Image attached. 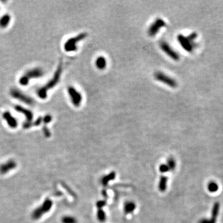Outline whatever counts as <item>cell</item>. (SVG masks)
I'll use <instances>...</instances> for the list:
<instances>
[{"label":"cell","instance_id":"obj_1","mask_svg":"<svg viewBox=\"0 0 223 223\" xmlns=\"http://www.w3.org/2000/svg\"><path fill=\"white\" fill-rule=\"evenodd\" d=\"M62 72H63V63H62V60H60L58 68H57L56 72H55L51 79L49 80L45 85L41 87L37 90V94L39 98H40L41 99H45L47 98L48 91L53 89L54 87H55L57 85V84L59 82Z\"/></svg>","mask_w":223,"mask_h":223},{"label":"cell","instance_id":"obj_2","mask_svg":"<svg viewBox=\"0 0 223 223\" xmlns=\"http://www.w3.org/2000/svg\"><path fill=\"white\" fill-rule=\"evenodd\" d=\"M53 207V202L50 198H46L42 205L37 207L32 213V218L34 220H40L44 215L48 213Z\"/></svg>","mask_w":223,"mask_h":223},{"label":"cell","instance_id":"obj_3","mask_svg":"<svg viewBox=\"0 0 223 223\" xmlns=\"http://www.w3.org/2000/svg\"><path fill=\"white\" fill-rule=\"evenodd\" d=\"M44 72L40 68H35L28 70L23 74L19 79V84L22 86H26L29 84L32 79L41 77L44 76Z\"/></svg>","mask_w":223,"mask_h":223},{"label":"cell","instance_id":"obj_4","mask_svg":"<svg viewBox=\"0 0 223 223\" xmlns=\"http://www.w3.org/2000/svg\"><path fill=\"white\" fill-rule=\"evenodd\" d=\"M87 35V33H81L77 36L68 39L64 45L65 50L67 52H72L77 50V43L85 39Z\"/></svg>","mask_w":223,"mask_h":223},{"label":"cell","instance_id":"obj_5","mask_svg":"<svg viewBox=\"0 0 223 223\" xmlns=\"http://www.w3.org/2000/svg\"><path fill=\"white\" fill-rule=\"evenodd\" d=\"M10 94L13 98L20 100L21 102L26 104L27 105H33L35 103L34 100L32 97L26 95L17 88L12 89L10 91Z\"/></svg>","mask_w":223,"mask_h":223},{"label":"cell","instance_id":"obj_6","mask_svg":"<svg viewBox=\"0 0 223 223\" xmlns=\"http://www.w3.org/2000/svg\"><path fill=\"white\" fill-rule=\"evenodd\" d=\"M166 25L165 21L160 19V18H157L154 22L151 24L150 27H149L148 30V35L150 37H154L155 36L157 32L160 30V29L164 27H165Z\"/></svg>","mask_w":223,"mask_h":223},{"label":"cell","instance_id":"obj_7","mask_svg":"<svg viewBox=\"0 0 223 223\" xmlns=\"http://www.w3.org/2000/svg\"><path fill=\"white\" fill-rule=\"evenodd\" d=\"M154 76L157 81L164 83L171 87L174 88L177 86V83L175 80L162 72H156L154 74Z\"/></svg>","mask_w":223,"mask_h":223},{"label":"cell","instance_id":"obj_8","mask_svg":"<svg viewBox=\"0 0 223 223\" xmlns=\"http://www.w3.org/2000/svg\"><path fill=\"white\" fill-rule=\"evenodd\" d=\"M177 40L182 47L188 52H192L194 47L196 45L195 42H192L188 39L187 37H185L182 34H180L177 36Z\"/></svg>","mask_w":223,"mask_h":223},{"label":"cell","instance_id":"obj_9","mask_svg":"<svg viewBox=\"0 0 223 223\" xmlns=\"http://www.w3.org/2000/svg\"><path fill=\"white\" fill-rule=\"evenodd\" d=\"M68 92L74 107H79L81 105L82 99L81 93L78 92L73 86H70L68 87Z\"/></svg>","mask_w":223,"mask_h":223},{"label":"cell","instance_id":"obj_10","mask_svg":"<svg viewBox=\"0 0 223 223\" xmlns=\"http://www.w3.org/2000/svg\"><path fill=\"white\" fill-rule=\"evenodd\" d=\"M160 47L161 49L172 59L175 61H178L179 60L180 57L178 53L175 51H174L167 42L164 41L160 42Z\"/></svg>","mask_w":223,"mask_h":223},{"label":"cell","instance_id":"obj_11","mask_svg":"<svg viewBox=\"0 0 223 223\" xmlns=\"http://www.w3.org/2000/svg\"><path fill=\"white\" fill-rule=\"evenodd\" d=\"M17 167V162L14 159H9L0 165V174L4 175Z\"/></svg>","mask_w":223,"mask_h":223},{"label":"cell","instance_id":"obj_12","mask_svg":"<svg viewBox=\"0 0 223 223\" xmlns=\"http://www.w3.org/2000/svg\"><path fill=\"white\" fill-rule=\"evenodd\" d=\"M14 109L19 113L22 114L26 118V123H31L32 122L33 120V118H34V114L32 113V112L29 109H27L24 107H23L21 105H16L14 107Z\"/></svg>","mask_w":223,"mask_h":223},{"label":"cell","instance_id":"obj_13","mask_svg":"<svg viewBox=\"0 0 223 223\" xmlns=\"http://www.w3.org/2000/svg\"><path fill=\"white\" fill-rule=\"evenodd\" d=\"M2 118L6 122L7 125L11 128H16L18 125L17 120L16 118H14L11 114L8 112L6 111L2 114Z\"/></svg>","mask_w":223,"mask_h":223},{"label":"cell","instance_id":"obj_14","mask_svg":"<svg viewBox=\"0 0 223 223\" xmlns=\"http://www.w3.org/2000/svg\"><path fill=\"white\" fill-rule=\"evenodd\" d=\"M137 205L135 202L132 201H128L125 203L123 207V211L125 215H129L135 211Z\"/></svg>","mask_w":223,"mask_h":223},{"label":"cell","instance_id":"obj_15","mask_svg":"<svg viewBox=\"0 0 223 223\" xmlns=\"http://www.w3.org/2000/svg\"><path fill=\"white\" fill-rule=\"evenodd\" d=\"M220 208V203H219V202H216V203L214 204L213 207L211 219L209 220L210 223H216V219H217V217H218V214H219Z\"/></svg>","mask_w":223,"mask_h":223},{"label":"cell","instance_id":"obj_16","mask_svg":"<svg viewBox=\"0 0 223 223\" xmlns=\"http://www.w3.org/2000/svg\"><path fill=\"white\" fill-rule=\"evenodd\" d=\"M11 17L8 14H5L0 17V28H6L11 22Z\"/></svg>","mask_w":223,"mask_h":223},{"label":"cell","instance_id":"obj_17","mask_svg":"<svg viewBox=\"0 0 223 223\" xmlns=\"http://www.w3.org/2000/svg\"><path fill=\"white\" fill-rule=\"evenodd\" d=\"M116 177V173L115 172H111L110 174L104 176L101 179V183L103 186L105 187L108 185L109 182L114 180Z\"/></svg>","mask_w":223,"mask_h":223},{"label":"cell","instance_id":"obj_18","mask_svg":"<svg viewBox=\"0 0 223 223\" xmlns=\"http://www.w3.org/2000/svg\"><path fill=\"white\" fill-rule=\"evenodd\" d=\"M168 179L166 176H161L159 180L158 188L160 192H164L167 189V184Z\"/></svg>","mask_w":223,"mask_h":223},{"label":"cell","instance_id":"obj_19","mask_svg":"<svg viewBox=\"0 0 223 223\" xmlns=\"http://www.w3.org/2000/svg\"><path fill=\"white\" fill-rule=\"evenodd\" d=\"M95 65L99 70H104L107 65V62L104 57H99L95 61Z\"/></svg>","mask_w":223,"mask_h":223},{"label":"cell","instance_id":"obj_20","mask_svg":"<svg viewBox=\"0 0 223 223\" xmlns=\"http://www.w3.org/2000/svg\"><path fill=\"white\" fill-rule=\"evenodd\" d=\"M219 186L215 181H211L208 184V190L211 193L216 192L218 190Z\"/></svg>","mask_w":223,"mask_h":223},{"label":"cell","instance_id":"obj_21","mask_svg":"<svg viewBox=\"0 0 223 223\" xmlns=\"http://www.w3.org/2000/svg\"><path fill=\"white\" fill-rule=\"evenodd\" d=\"M97 218L100 223H104L106 221V215L102 209L98 210L97 212Z\"/></svg>","mask_w":223,"mask_h":223},{"label":"cell","instance_id":"obj_22","mask_svg":"<svg viewBox=\"0 0 223 223\" xmlns=\"http://www.w3.org/2000/svg\"><path fill=\"white\" fill-rule=\"evenodd\" d=\"M62 223H77V220L72 216H64L62 218Z\"/></svg>","mask_w":223,"mask_h":223},{"label":"cell","instance_id":"obj_23","mask_svg":"<svg viewBox=\"0 0 223 223\" xmlns=\"http://www.w3.org/2000/svg\"><path fill=\"white\" fill-rule=\"evenodd\" d=\"M167 165H168L170 170H174L176 167V162L174 158L170 157L167 159Z\"/></svg>","mask_w":223,"mask_h":223},{"label":"cell","instance_id":"obj_24","mask_svg":"<svg viewBox=\"0 0 223 223\" xmlns=\"http://www.w3.org/2000/svg\"><path fill=\"white\" fill-rule=\"evenodd\" d=\"M107 205V202L105 200H99L97 203H96V207L98 208V210L100 209H102V208H104V207H105Z\"/></svg>","mask_w":223,"mask_h":223},{"label":"cell","instance_id":"obj_25","mask_svg":"<svg viewBox=\"0 0 223 223\" xmlns=\"http://www.w3.org/2000/svg\"><path fill=\"white\" fill-rule=\"evenodd\" d=\"M159 170L161 173H165L170 170L168 165L167 164H164L160 165Z\"/></svg>","mask_w":223,"mask_h":223},{"label":"cell","instance_id":"obj_26","mask_svg":"<svg viewBox=\"0 0 223 223\" xmlns=\"http://www.w3.org/2000/svg\"><path fill=\"white\" fill-rule=\"evenodd\" d=\"M52 120V117L50 115H46L42 119V122H44L45 125L50 123Z\"/></svg>","mask_w":223,"mask_h":223},{"label":"cell","instance_id":"obj_27","mask_svg":"<svg viewBox=\"0 0 223 223\" xmlns=\"http://www.w3.org/2000/svg\"><path fill=\"white\" fill-rule=\"evenodd\" d=\"M42 131H43V133L45 135V137L47 138H49L51 137V132L49 130V129L46 127V126H44L43 127V129H42Z\"/></svg>","mask_w":223,"mask_h":223},{"label":"cell","instance_id":"obj_28","mask_svg":"<svg viewBox=\"0 0 223 223\" xmlns=\"http://www.w3.org/2000/svg\"><path fill=\"white\" fill-rule=\"evenodd\" d=\"M198 223H210V221L208 219H207V218H203V219H201Z\"/></svg>","mask_w":223,"mask_h":223},{"label":"cell","instance_id":"obj_29","mask_svg":"<svg viewBox=\"0 0 223 223\" xmlns=\"http://www.w3.org/2000/svg\"><path fill=\"white\" fill-rule=\"evenodd\" d=\"M102 195H103V196L104 197H105V198H107L108 196H107V192H106V190H104L103 191H102Z\"/></svg>","mask_w":223,"mask_h":223}]
</instances>
